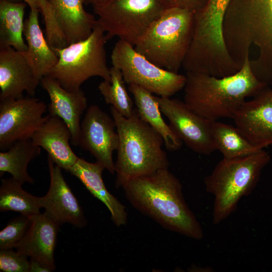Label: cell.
Returning <instances> with one entry per match:
<instances>
[{"label": "cell", "mask_w": 272, "mask_h": 272, "mask_svg": "<svg viewBox=\"0 0 272 272\" xmlns=\"http://www.w3.org/2000/svg\"><path fill=\"white\" fill-rule=\"evenodd\" d=\"M105 32L96 22L86 39L62 48L52 49L58 60L48 76L69 91L78 90L87 80L99 77L110 81V69L107 65Z\"/></svg>", "instance_id": "cell-7"}, {"label": "cell", "mask_w": 272, "mask_h": 272, "mask_svg": "<svg viewBox=\"0 0 272 272\" xmlns=\"http://www.w3.org/2000/svg\"><path fill=\"white\" fill-rule=\"evenodd\" d=\"M194 13L174 7L166 9L134 46L152 62L178 73L192 40Z\"/></svg>", "instance_id": "cell-6"}, {"label": "cell", "mask_w": 272, "mask_h": 272, "mask_svg": "<svg viewBox=\"0 0 272 272\" xmlns=\"http://www.w3.org/2000/svg\"><path fill=\"white\" fill-rule=\"evenodd\" d=\"M40 152L41 148L36 146L31 139L15 142L8 150L0 152L1 176L7 172L22 184L33 183L34 180L28 173L27 167Z\"/></svg>", "instance_id": "cell-23"}, {"label": "cell", "mask_w": 272, "mask_h": 272, "mask_svg": "<svg viewBox=\"0 0 272 272\" xmlns=\"http://www.w3.org/2000/svg\"><path fill=\"white\" fill-rule=\"evenodd\" d=\"M208 0H176V7L195 13L201 10Z\"/></svg>", "instance_id": "cell-31"}, {"label": "cell", "mask_w": 272, "mask_h": 272, "mask_svg": "<svg viewBox=\"0 0 272 272\" xmlns=\"http://www.w3.org/2000/svg\"><path fill=\"white\" fill-rule=\"evenodd\" d=\"M50 185L47 193L39 197L40 208L59 225L69 223L77 228L87 225L83 210L65 181L61 168L48 157Z\"/></svg>", "instance_id": "cell-14"}, {"label": "cell", "mask_w": 272, "mask_h": 272, "mask_svg": "<svg viewBox=\"0 0 272 272\" xmlns=\"http://www.w3.org/2000/svg\"><path fill=\"white\" fill-rule=\"evenodd\" d=\"M67 41L71 44L87 38L97 20L86 11L83 0H48Z\"/></svg>", "instance_id": "cell-20"}, {"label": "cell", "mask_w": 272, "mask_h": 272, "mask_svg": "<svg viewBox=\"0 0 272 272\" xmlns=\"http://www.w3.org/2000/svg\"><path fill=\"white\" fill-rule=\"evenodd\" d=\"M111 60L126 84L139 86L158 96L171 97L184 87L185 75L160 67L125 40L119 39L115 43Z\"/></svg>", "instance_id": "cell-9"}, {"label": "cell", "mask_w": 272, "mask_h": 272, "mask_svg": "<svg viewBox=\"0 0 272 272\" xmlns=\"http://www.w3.org/2000/svg\"><path fill=\"white\" fill-rule=\"evenodd\" d=\"M30 8V9H37L40 11V6L38 0H23ZM41 12V11H40Z\"/></svg>", "instance_id": "cell-33"}, {"label": "cell", "mask_w": 272, "mask_h": 272, "mask_svg": "<svg viewBox=\"0 0 272 272\" xmlns=\"http://www.w3.org/2000/svg\"><path fill=\"white\" fill-rule=\"evenodd\" d=\"M40 83L27 59L26 51L0 48V101L34 97Z\"/></svg>", "instance_id": "cell-15"}, {"label": "cell", "mask_w": 272, "mask_h": 272, "mask_svg": "<svg viewBox=\"0 0 272 272\" xmlns=\"http://www.w3.org/2000/svg\"><path fill=\"white\" fill-rule=\"evenodd\" d=\"M223 36L230 55L240 67L255 48L257 56L250 59L251 69L259 81L272 85V0H231Z\"/></svg>", "instance_id": "cell-1"}, {"label": "cell", "mask_w": 272, "mask_h": 272, "mask_svg": "<svg viewBox=\"0 0 272 272\" xmlns=\"http://www.w3.org/2000/svg\"><path fill=\"white\" fill-rule=\"evenodd\" d=\"M45 23L46 38L52 45L62 42L64 35L60 28L53 9L48 0H38Z\"/></svg>", "instance_id": "cell-29"}, {"label": "cell", "mask_w": 272, "mask_h": 272, "mask_svg": "<svg viewBox=\"0 0 272 272\" xmlns=\"http://www.w3.org/2000/svg\"><path fill=\"white\" fill-rule=\"evenodd\" d=\"M110 80H103L98 89L106 104L111 105L123 116L129 117L135 108L127 93L122 74L120 70L112 66L110 68Z\"/></svg>", "instance_id": "cell-27"}, {"label": "cell", "mask_w": 272, "mask_h": 272, "mask_svg": "<svg viewBox=\"0 0 272 272\" xmlns=\"http://www.w3.org/2000/svg\"><path fill=\"white\" fill-rule=\"evenodd\" d=\"M23 184L12 177L2 179L0 211L17 212L30 218L40 213L39 197L24 190Z\"/></svg>", "instance_id": "cell-25"}, {"label": "cell", "mask_w": 272, "mask_h": 272, "mask_svg": "<svg viewBox=\"0 0 272 272\" xmlns=\"http://www.w3.org/2000/svg\"><path fill=\"white\" fill-rule=\"evenodd\" d=\"M118 134L113 118L98 105H91L81 122L78 146L89 152L110 173H115L113 153L117 150Z\"/></svg>", "instance_id": "cell-12"}, {"label": "cell", "mask_w": 272, "mask_h": 272, "mask_svg": "<svg viewBox=\"0 0 272 272\" xmlns=\"http://www.w3.org/2000/svg\"><path fill=\"white\" fill-rule=\"evenodd\" d=\"M249 58H246L238 72L229 76L186 72L183 101L193 111L211 120L233 119L247 98L253 97L267 86L253 74Z\"/></svg>", "instance_id": "cell-3"}, {"label": "cell", "mask_w": 272, "mask_h": 272, "mask_svg": "<svg viewBox=\"0 0 272 272\" xmlns=\"http://www.w3.org/2000/svg\"><path fill=\"white\" fill-rule=\"evenodd\" d=\"M1 1H7V2H19L20 0H1Z\"/></svg>", "instance_id": "cell-36"}, {"label": "cell", "mask_w": 272, "mask_h": 272, "mask_svg": "<svg viewBox=\"0 0 272 272\" xmlns=\"http://www.w3.org/2000/svg\"><path fill=\"white\" fill-rule=\"evenodd\" d=\"M156 98L170 127L189 149L207 155L217 150L213 133L215 121L196 113L179 99L158 96Z\"/></svg>", "instance_id": "cell-10"}, {"label": "cell", "mask_w": 272, "mask_h": 272, "mask_svg": "<svg viewBox=\"0 0 272 272\" xmlns=\"http://www.w3.org/2000/svg\"><path fill=\"white\" fill-rule=\"evenodd\" d=\"M213 133L217 150L223 158H237L261 150L252 145L236 126L215 121Z\"/></svg>", "instance_id": "cell-26"}, {"label": "cell", "mask_w": 272, "mask_h": 272, "mask_svg": "<svg viewBox=\"0 0 272 272\" xmlns=\"http://www.w3.org/2000/svg\"><path fill=\"white\" fill-rule=\"evenodd\" d=\"M128 90L139 116L161 135L166 149L170 151L180 149L183 142L163 118L156 96L135 85H129Z\"/></svg>", "instance_id": "cell-22"}, {"label": "cell", "mask_w": 272, "mask_h": 272, "mask_svg": "<svg viewBox=\"0 0 272 272\" xmlns=\"http://www.w3.org/2000/svg\"><path fill=\"white\" fill-rule=\"evenodd\" d=\"M40 84L50 99L49 114L60 118L69 127L71 133V143L78 146L81 128V117L87 109V99L80 89L69 91L54 79L46 76Z\"/></svg>", "instance_id": "cell-16"}, {"label": "cell", "mask_w": 272, "mask_h": 272, "mask_svg": "<svg viewBox=\"0 0 272 272\" xmlns=\"http://www.w3.org/2000/svg\"><path fill=\"white\" fill-rule=\"evenodd\" d=\"M93 7L107 40L117 37L133 46L166 9L159 0H101Z\"/></svg>", "instance_id": "cell-8"}, {"label": "cell", "mask_w": 272, "mask_h": 272, "mask_svg": "<svg viewBox=\"0 0 272 272\" xmlns=\"http://www.w3.org/2000/svg\"><path fill=\"white\" fill-rule=\"evenodd\" d=\"M26 3L0 1V48L13 47L24 51V16Z\"/></svg>", "instance_id": "cell-24"}, {"label": "cell", "mask_w": 272, "mask_h": 272, "mask_svg": "<svg viewBox=\"0 0 272 272\" xmlns=\"http://www.w3.org/2000/svg\"><path fill=\"white\" fill-rule=\"evenodd\" d=\"M28 256L12 249H1L0 271L4 272H29Z\"/></svg>", "instance_id": "cell-30"}, {"label": "cell", "mask_w": 272, "mask_h": 272, "mask_svg": "<svg viewBox=\"0 0 272 272\" xmlns=\"http://www.w3.org/2000/svg\"><path fill=\"white\" fill-rule=\"evenodd\" d=\"M85 5H92V6L99 2L101 0H83Z\"/></svg>", "instance_id": "cell-35"}, {"label": "cell", "mask_w": 272, "mask_h": 272, "mask_svg": "<svg viewBox=\"0 0 272 272\" xmlns=\"http://www.w3.org/2000/svg\"><path fill=\"white\" fill-rule=\"evenodd\" d=\"M118 134L115 164V186L122 188L129 180L169 167L163 138L139 116L135 108L129 117L110 108Z\"/></svg>", "instance_id": "cell-4"}, {"label": "cell", "mask_w": 272, "mask_h": 272, "mask_svg": "<svg viewBox=\"0 0 272 272\" xmlns=\"http://www.w3.org/2000/svg\"><path fill=\"white\" fill-rule=\"evenodd\" d=\"M59 226L45 212L31 217L30 227L16 250L38 260L51 271L54 270V254Z\"/></svg>", "instance_id": "cell-17"}, {"label": "cell", "mask_w": 272, "mask_h": 272, "mask_svg": "<svg viewBox=\"0 0 272 272\" xmlns=\"http://www.w3.org/2000/svg\"><path fill=\"white\" fill-rule=\"evenodd\" d=\"M37 9H30L28 19L24 24V35L27 41V59L36 77L40 81L48 76L57 63L58 57L44 37L39 23Z\"/></svg>", "instance_id": "cell-21"}, {"label": "cell", "mask_w": 272, "mask_h": 272, "mask_svg": "<svg viewBox=\"0 0 272 272\" xmlns=\"http://www.w3.org/2000/svg\"><path fill=\"white\" fill-rule=\"evenodd\" d=\"M104 169V167L97 161L91 163L83 158H78L69 171L76 177L95 197L105 205L116 226H125L128 219L125 207L106 187L102 179Z\"/></svg>", "instance_id": "cell-19"}, {"label": "cell", "mask_w": 272, "mask_h": 272, "mask_svg": "<svg viewBox=\"0 0 272 272\" xmlns=\"http://www.w3.org/2000/svg\"><path fill=\"white\" fill-rule=\"evenodd\" d=\"M51 270L38 260L30 258L29 272H50Z\"/></svg>", "instance_id": "cell-32"}, {"label": "cell", "mask_w": 272, "mask_h": 272, "mask_svg": "<svg viewBox=\"0 0 272 272\" xmlns=\"http://www.w3.org/2000/svg\"><path fill=\"white\" fill-rule=\"evenodd\" d=\"M45 103L34 97L8 99L0 102V150L15 142L31 139L47 117Z\"/></svg>", "instance_id": "cell-11"}, {"label": "cell", "mask_w": 272, "mask_h": 272, "mask_svg": "<svg viewBox=\"0 0 272 272\" xmlns=\"http://www.w3.org/2000/svg\"><path fill=\"white\" fill-rule=\"evenodd\" d=\"M31 222V218L22 214L11 219L0 232V249L16 248L27 232Z\"/></svg>", "instance_id": "cell-28"}, {"label": "cell", "mask_w": 272, "mask_h": 272, "mask_svg": "<svg viewBox=\"0 0 272 272\" xmlns=\"http://www.w3.org/2000/svg\"><path fill=\"white\" fill-rule=\"evenodd\" d=\"M263 149L234 158H223L204 180L206 191L214 196L213 222L217 225L237 208L239 200L255 188L264 168L270 162Z\"/></svg>", "instance_id": "cell-5"}, {"label": "cell", "mask_w": 272, "mask_h": 272, "mask_svg": "<svg viewBox=\"0 0 272 272\" xmlns=\"http://www.w3.org/2000/svg\"><path fill=\"white\" fill-rule=\"evenodd\" d=\"M129 202L163 228L196 240L201 226L184 199L181 182L168 168L132 179L122 187Z\"/></svg>", "instance_id": "cell-2"}, {"label": "cell", "mask_w": 272, "mask_h": 272, "mask_svg": "<svg viewBox=\"0 0 272 272\" xmlns=\"http://www.w3.org/2000/svg\"><path fill=\"white\" fill-rule=\"evenodd\" d=\"M245 101L233 118L235 126L259 150L272 146V88L265 87Z\"/></svg>", "instance_id": "cell-13"}, {"label": "cell", "mask_w": 272, "mask_h": 272, "mask_svg": "<svg viewBox=\"0 0 272 272\" xmlns=\"http://www.w3.org/2000/svg\"><path fill=\"white\" fill-rule=\"evenodd\" d=\"M71 137L66 124L60 118L48 114L31 140L47 152L48 157L56 165L69 171L79 158L71 147Z\"/></svg>", "instance_id": "cell-18"}, {"label": "cell", "mask_w": 272, "mask_h": 272, "mask_svg": "<svg viewBox=\"0 0 272 272\" xmlns=\"http://www.w3.org/2000/svg\"><path fill=\"white\" fill-rule=\"evenodd\" d=\"M159 1L166 9L176 7V0H159Z\"/></svg>", "instance_id": "cell-34"}]
</instances>
